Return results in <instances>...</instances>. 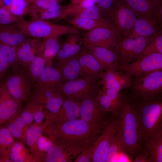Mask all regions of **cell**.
<instances>
[{"mask_svg":"<svg viewBox=\"0 0 162 162\" xmlns=\"http://www.w3.org/2000/svg\"><path fill=\"white\" fill-rule=\"evenodd\" d=\"M46 117L44 132L49 136L55 141L85 148L92 145L107 123L92 124L81 118L59 122L53 120L48 114Z\"/></svg>","mask_w":162,"mask_h":162,"instance_id":"6da1fadb","label":"cell"},{"mask_svg":"<svg viewBox=\"0 0 162 162\" xmlns=\"http://www.w3.org/2000/svg\"><path fill=\"white\" fill-rule=\"evenodd\" d=\"M104 11L106 18L120 37H128L137 19L136 13L122 0H115L112 6Z\"/></svg>","mask_w":162,"mask_h":162,"instance_id":"5b68a950","label":"cell"},{"mask_svg":"<svg viewBox=\"0 0 162 162\" xmlns=\"http://www.w3.org/2000/svg\"><path fill=\"white\" fill-rule=\"evenodd\" d=\"M28 39L11 25H0V42L18 48Z\"/></svg>","mask_w":162,"mask_h":162,"instance_id":"484cf974","label":"cell"},{"mask_svg":"<svg viewBox=\"0 0 162 162\" xmlns=\"http://www.w3.org/2000/svg\"><path fill=\"white\" fill-rule=\"evenodd\" d=\"M33 109L34 120L35 123L38 124L42 123V122L46 116L44 105L33 100L31 99Z\"/></svg>","mask_w":162,"mask_h":162,"instance_id":"7dc6e473","label":"cell"},{"mask_svg":"<svg viewBox=\"0 0 162 162\" xmlns=\"http://www.w3.org/2000/svg\"><path fill=\"white\" fill-rule=\"evenodd\" d=\"M9 11L14 15L22 17L29 13V4L27 0H13Z\"/></svg>","mask_w":162,"mask_h":162,"instance_id":"7bdbcfd3","label":"cell"},{"mask_svg":"<svg viewBox=\"0 0 162 162\" xmlns=\"http://www.w3.org/2000/svg\"><path fill=\"white\" fill-rule=\"evenodd\" d=\"M10 64L0 53V79L5 74Z\"/></svg>","mask_w":162,"mask_h":162,"instance_id":"816d5d0a","label":"cell"},{"mask_svg":"<svg viewBox=\"0 0 162 162\" xmlns=\"http://www.w3.org/2000/svg\"><path fill=\"white\" fill-rule=\"evenodd\" d=\"M57 88L67 98L77 102L96 96L100 90L96 83L82 78L61 83Z\"/></svg>","mask_w":162,"mask_h":162,"instance_id":"9c48e42d","label":"cell"},{"mask_svg":"<svg viewBox=\"0 0 162 162\" xmlns=\"http://www.w3.org/2000/svg\"><path fill=\"white\" fill-rule=\"evenodd\" d=\"M64 0H27L29 4V14L34 18L38 14L59 4Z\"/></svg>","mask_w":162,"mask_h":162,"instance_id":"d590c367","label":"cell"},{"mask_svg":"<svg viewBox=\"0 0 162 162\" xmlns=\"http://www.w3.org/2000/svg\"><path fill=\"white\" fill-rule=\"evenodd\" d=\"M119 131L113 137L108 152L106 162L132 161Z\"/></svg>","mask_w":162,"mask_h":162,"instance_id":"7402d4cb","label":"cell"},{"mask_svg":"<svg viewBox=\"0 0 162 162\" xmlns=\"http://www.w3.org/2000/svg\"><path fill=\"white\" fill-rule=\"evenodd\" d=\"M161 24L158 19L143 15H137V18L128 37L155 36L162 31Z\"/></svg>","mask_w":162,"mask_h":162,"instance_id":"ac0fdd59","label":"cell"},{"mask_svg":"<svg viewBox=\"0 0 162 162\" xmlns=\"http://www.w3.org/2000/svg\"><path fill=\"white\" fill-rule=\"evenodd\" d=\"M143 151L150 162H162V127L158 128L144 143Z\"/></svg>","mask_w":162,"mask_h":162,"instance_id":"cb8c5ba5","label":"cell"},{"mask_svg":"<svg viewBox=\"0 0 162 162\" xmlns=\"http://www.w3.org/2000/svg\"><path fill=\"white\" fill-rule=\"evenodd\" d=\"M121 37L113 28H99L89 31L82 37L83 45L89 44L113 50Z\"/></svg>","mask_w":162,"mask_h":162,"instance_id":"8fae6325","label":"cell"},{"mask_svg":"<svg viewBox=\"0 0 162 162\" xmlns=\"http://www.w3.org/2000/svg\"><path fill=\"white\" fill-rule=\"evenodd\" d=\"M155 98L144 100L137 108L140 124L142 143L162 127V103Z\"/></svg>","mask_w":162,"mask_h":162,"instance_id":"277c9868","label":"cell"},{"mask_svg":"<svg viewBox=\"0 0 162 162\" xmlns=\"http://www.w3.org/2000/svg\"><path fill=\"white\" fill-rule=\"evenodd\" d=\"M17 48L0 42V53L13 67L20 62L17 55Z\"/></svg>","mask_w":162,"mask_h":162,"instance_id":"60d3db41","label":"cell"},{"mask_svg":"<svg viewBox=\"0 0 162 162\" xmlns=\"http://www.w3.org/2000/svg\"><path fill=\"white\" fill-rule=\"evenodd\" d=\"M21 103L16 100L4 83L0 84V126L20 112Z\"/></svg>","mask_w":162,"mask_h":162,"instance_id":"2e32d148","label":"cell"},{"mask_svg":"<svg viewBox=\"0 0 162 162\" xmlns=\"http://www.w3.org/2000/svg\"><path fill=\"white\" fill-rule=\"evenodd\" d=\"M9 158L12 162H34L31 154L26 150L10 152Z\"/></svg>","mask_w":162,"mask_h":162,"instance_id":"c3c4849f","label":"cell"},{"mask_svg":"<svg viewBox=\"0 0 162 162\" xmlns=\"http://www.w3.org/2000/svg\"><path fill=\"white\" fill-rule=\"evenodd\" d=\"M46 63L41 54H39L29 64L26 74L32 83L37 82L46 66Z\"/></svg>","mask_w":162,"mask_h":162,"instance_id":"e575fe53","label":"cell"},{"mask_svg":"<svg viewBox=\"0 0 162 162\" xmlns=\"http://www.w3.org/2000/svg\"><path fill=\"white\" fill-rule=\"evenodd\" d=\"M134 162H150L148 155L142 150L138 153L133 160Z\"/></svg>","mask_w":162,"mask_h":162,"instance_id":"db71d44e","label":"cell"},{"mask_svg":"<svg viewBox=\"0 0 162 162\" xmlns=\"http://www.w3.org/2000/svg\"><path fill=\"white\" fill-rule=\"evenodd\" d=\"M96 3L104 11L110 8L114 4L115 0H95Z\"/></svg>","mask_w":162,"mask_h":162,"instance_id":"f5cc1de1","label":"cell"},{"mask_svg":"<svg viewBox=\"0 0 162 162\" xmlns=\"http://www.w3.org/2000/svg\"><path fill=\"white\" fill-rule=\"evenodd\" d=\"M23 18V16H16L0 7V25H12L20 22Z\"/></svg>","mask_w":162,"mask_h":162,"instance_id":"f6af8a7d","label":"cell"},{"mask_svg":"<svg viewBox=\"0 0 162 162\" xmlns=\"http://www.w3.org/2000/svg\"><path fill=\"white\" fill-rule=\"evenodd\" d=\"M66 8L67 5L58 4L43 11L33 19L46 20L57 18L67 19Z\"/></svg>","mask_w":162,"mask_h":162,"instance_id":"8d00e7d4","label":"cell"},{"mask_svg":"<svg viewBox=\"0 0 162 162\" xmlns=\"http://www.w3.org/2000/svg\"><path fill=\"white\" fill-rule=\"evenodd\" d=\"M95 97L99 105L104 111L110 112L115 116H118L110 100L104 90L102 89H100Z\"/></svg>","mask_w":162,"mask_h":162,"instance_id":"b9f144b4","label":"cell"},{"mask_svg":"<svg viewBox=\"0 0 162 162\" xmlns=\"http://www.w3.org/2000/svg\"><path fill=\"white\" fill-rule=\"evenodd\" d=\"M20 114L22 118L26 124L29 125L32 123L34 118L31 100L27 103L22 111H20Z\"/></svg>","mask_w":162,"mask_h":162,"instance_id":"681fc988","label":"cell"},{"mask_svg":"<svg viewBox=\"0 0 162 162\" xmlns=\"http://www.w3.org/2000/svg\"><path fill=\"white\" fill-rule=\"evenodd\" d=\"M79 53L67 58L57 60L56 68L61 74V83L81 78Z\"/></svg>","mask_w":162,"mask_h":162,"instance_id":"ffe728a7","label":"cell"},{"mask_svg":"<svg viewBox=\"0 0 162 162\" xmlns=\"http://www.w3.org/2000/svg\"><path fill=\"white\" fill-rule=\"evenodd\" d=\"M137 15L158 19L159 10L150 0H122Z\"/></svg>","mask_w":162,"mask_h":162,"instance_id":"83f0119b","label":"cell"},{"mask_svg":"<svg viewBox=\"0 0 162 162\" xmlns=\"http://www.w3.org/2000/svg\"><path fill=\"white\" fill-rule=\"evenodd\" d=\"M110 100L112 105L118 115H119L122 98L120 92L111 89H103Z\"/></svg>","mask_w":162,"mask_h":162,"instance_id":"bcb514c9","label":"cell"},{"mask_svg":"<svg viewBox=\"0 0 162 162\" xmlns=\"http://www.w3.org/2000/svg\"><path fill=\"white\" fill-rule=\"evenodd\" d=\"M82 45V37L79 34H68L56 56L57 60L67 58L78 54Z\"/></svg>","mask_w":162,"mask_h":162,"instance_id":"4316f807","label":"cell"},{"mask_svg":"<svg viewBox=\"0 0 162 162\" xmlns=\"http://www.w3.org/2000/svg\"><path fill=\"white\" fill-rule=\"evenodd\" d=\"M45 128L44 123H32L28 127L25 136V144L31 149L42 135Z\"/></svg>","mask_w":162,"mask_h":162,"instance_id":"74e56055","label":"cell"},{"mask_svg":"<svg viewBox=\"0 0 162 162\" xmlns=\"http://www.w3.org/2000/svg\"><path fill=\"white\" fill-rule=\"evenodd\" d=\"M84 148L80 146L55 141L53 146L46 153L44 162H73V159Z\"/></svg>","mask_w":162,"mask_h":162,"instance_id":"5bb4252c","label":"cell"},{"mask_svg":"<svg viewBox=\"0 0 162 162\" xmlns=\"http://www.w3.org/2000/svg\"><path fill=\"white\" fill-rule=\"evenodd\" d=\"M62 78L61 73L57 68L52 66H46L35 84L34 91L57 88L61 83Z\"/></svg>","mask_w":162,"mask_h":162,"instance_id":"603a6c76","label":"cell"},{"mask_svg":"<svg viewBox=\"0 0 162 162\" xmlns=\"http://www.w3.org/2000/svg\"><path fill=\"white\" fill-rule=\"evenodd\" d=\"M61 46L58 37L43 38L40 52L45 61L46 66H52L53 59Z\"/></svg>","mask_w":162,"mask_h":162,"instance_id":"f1b7e54d","label":"cell"},{"mask_svg":"<svg viewBox=\"0 0 162 162\" xmlns=\"http://www.w3.org/2000/svg\"><path fill=\"white\" fill-rule=\"evenodd\" d=\"M67 20L73 26L79 29L89 31L99 28H110L114 29L111 23L105 18L87 19L68 18Z\"/></svg>","mask_w":162,"mask_h":162,"instance_id":"f546056e","label":"cell"},{"mask_svg":"<svg viewBox=\"0 0 162 162\" xmlns=\"http://www.w3.org/2000/svg\"><path fill=\"white\" fill-rule=\"evenodd\" d=\"M54 144L55 141L51 137L42 135L30 150L34 162H44L46 153Z\"/></svg>","mask_w":162,"mask_h":162,"instance_id":"4dcf8cb0","label":"cell"},{"mask_svg":"<svg viewBox=\"0 0 162 162\" xmlns=\"http://www.w3.org/2000/svg\"><path fill=\"white\" fill-rule=\"evenodd\" d=\"M79 112L80 118L91 124H105L109 120L106 117V113L107 112L100 106L95 96L80 102Z\"/></svg>","mask_w":162,"mask_h":162,"instance_id":"4fadbf2b","label":"cell"},{"mask_svg":"<svg viewBox=\"0 0 162 162\" xmlns=\"http://www.w3.org/2000/svg\"><path fill=\"white\" fill-rule=\"evenodd\" d=\"M131 86L134 98L145 100L156 98L162 93V70L136 78Z\"/></svg>","mask_w":162,"mask_h":162,"instance_id":"8992f818","label":"cell"},{"mask_svg":"<svg viewBox=\"0 0 162 162\" xmlns=\"http://www.w3.org/2000/svg\"><path fill=\"white\" fill-rule=\"evenodd\" d=\"M100 78L101 80L98 84L103 86L102 89H113L119 92L130 87L132 82L131 76L119 70L104 72Z\"/></svg>","mask_w":162,"mask_h":162,"instance_id":"d6986e66","label":"cell"},{"mask_svg":"<svg viewBox=\"0 0 162 162\" xmlns=\"http://www.w3.org/2000/svg\"><path fill=\"white\" fill-rule=\"evenodd\" d=\"M150 0L153 3L158 10L162 8V0Z\"/></svg>","mask_w":162,"mask_h":162,"instance_id":"9f6ffc18","label":"cell"},{"mask_svg":"<svg viewBox=\"0 0 162 162\" xmlns=\"http://www.w3.org/2000/svg\"><path fill=\"white\" fill-rule=\"evenodd\" d=\"M105 71L119 70L118 58L114 50L89 44H84Z\"/></svg>","mask_w":162,"mask_h":162,"instance_id":"e0dca14e","label":"cell"},{"mask_svg":"<svg viewBox=\"0 0 162 162\" xmlns=\"http://www.w3.org/2000/svg\"><path fill=\"white\" fill-rule=\"evenodd\" d=\"M11 25L27 36L36 38L58 37L65 34L81 33L80 29L74 26L54 24L41 20L33 19L27 21L23 18L20 22Z\"/></svg>","mask_w":162,"mask_h":162,"instance_id":"3957f363","label":"cell"},{"mask_svg":"<svg viewBox=\"0 0 162 162\" xmlns=\"http://www.w3.org/2000/svg\"><path fill=\"white\" fill-rule=\"evenodd\" d=\"M4 83L10 93L18 101L22 103L28 99L32 83L24 71L10 75Z\"/></svg>","mask_w":162,"mask_h":162,"instance_id":"7c38bea8","label":"cell"},{"mask_svg":"<svg viewBox=\"0 0 162 162\" xmlns=\"http://www.w3.org/2000/svg\"><path fill=\"white\" fill-rule=\"evenodd\" d=\"M104 11L98 5L82 9H75L68 11V18L80 19H99L105 15Z\"/></svg>","mask_w":162,"mask_h":162,"instance_id":"836d02e7","label":"cell"},{"mask_svg":"<svg viewBox=\"0 0 162 162\" xmlns=\"http://www.w3.org/2000/svg\"><path fill=\"white\" fill-rule=\"evenodd\" d=\"M92 145L84 148L76 157L74 162H92Z\"/></svg>","mask_w":162,"mask_h":162,"instance_id":"f907efd6","label":"cell"},{"mask_svg":"<svg viewBox=\"0 0 162 162\" xmlns=\"http://www.w3.org/2000/svg\"><path fill=\"white\" fill-rule=\"evenodd\" d=\"M80 102L66 98L56 114L54 115L50 112L48 114L53 120L59 122L77 119L80 117Z\"/></svg>","mask_w":162,"mask_h":162,"instance_id":"d4e9b609","label":"cell"},{"mask_svg":"<svg viewBox=\"0 0 162 162\" xmlns=\"http://www.w3.org/2000/svg\"><path fill=\"white\" fill-rule=\"evenodd\" d=\"M118 68L130 76L139 77L151 72L162 70V54L149 55L127 64L119 66Z\"/></svg>","mask_w":162,"mask_h":162,"instance_id":"30bf717a","label":"cell"},{"mask_svg":"<svg viewBox=\"0 0 162 162\" xmlns=\"http://www.w3.org/2000/svg\"><path fill=\"white\" fill-rule=\"evenodd\" d=\"M81 78L93 82L100 78L104 70L94 57L82 46L79 53Z\"/></svg>","mask_w":162,"mask_h":162,"instance_id":"9a60e30c","label":"cell"},{"mask_svg":"<svg viewBox=\"0 0 162 162\" xmlns=\"http://www.w3.org/2000/svg\"><path fill=\"white\" fill-rule=\"evenodd\" d=\"M66 98L61 93L49 100L45 104V106L50 113L56 115L61 107Z\"/></svg>","mask_w":162,"mask_h":162,"instance_id":"ee69618b","label":"cell"},{"mask_svg":"<svg viewBox=\"0 0 162 162\" xmlns=\"http://www.w3.org/2000/svg\"><path fill=\"white\" fill-rule=\"evenodd\" d=\"M14 137L5 127L0 126V162H12L9 158Z\"/></svg>","mask_w":162,"mask_h":162,"instance_id":"d6a6232c","label":"cell"},{"mask_svg":"<svg viewBox=\"0 0 162 162\" xmlns=\"http://www.w3.org/2000/svg\"><path fill=\"white\" fill-rule=\"evenodd\" d=\"M13 0H0V7L9 11Z\"/></svg>","mask_w":162,"mask_h":162,"instance_id":"11a10c76","label":"cell"},{"mask_svg":"<svg viewBox=\"0 0 162 162\" xmlns=\"http://www.w3.org/2000/svg\"><path fill=\"white\" fill-rule=\"evenodd\" d=\"M119 131L127 150L131 157L142 150L140 126L138 111L132 103L122 99L119 114Z\"/></svg>","mask_w":162,"mask_h":162,"instance_id":"7a4b0ae2","label":"cell"},{"mask_svg":"<svg viewBox=\"0 0 162 162\" xmlns=\"http://www.w3.org/2000/svg\"><path fill=\"white\" fill-rule=\"evenodd\" d=\"M155 53L162 54V31L155 35L153 39L146 46L135 60Z\"/></svg>","mask_w":162,"mask_h":162,"instance_id":"f35d334b","label":"cell"},{"mask_svg":"<svg viewBox=\"0 0 162 162\" xmlns=\"http://www.w3.org/2000/svg\"><path fill=\"white\" fill-rule=\"evenodd\" d=\"M119 117L109 119L103 130L92 144V162H106L111 142L119 130Z\"/></svg>","mask_w":162,"mask_h":162,"instance_id":"ba28073f","label":"cell"},{"mask_svg":"<svg viewBox=\"0 0 162 162\" xmlns=\"http://www.w3.org/2000/svg\"><path fill=\"white\" fill-rule=\"evenodd\" d=\"M13 136L25 144V136L29 125L22 118L20 112L13 117L3 124Z\"/></svg>","mask_w":162,"mask_h":162,"instance_id":"1f68e13d","label":"cell"},{"mask_svg":"<svg viewBox=\"0 0 162 162\" xmlns=\"http://www.w3.org/2000/svg\"><path fill=\"white\" fill-rule=\"evenodd\" d=\"M61 93L57 88H54L35 91L32 98L44 105L53 97Z\"/></svg>","mask_w":162,"mask_h":162,"instance_id":"ab89813d","label":"cell"},{"mask_svg":"<svg viewBox=\"0 0 162 162\" xmlns=\"http://www.w3.org/2000/svg\"><path fill=\"white\" fill-rule=\"evenodd\" d=\"M42 42L39 38L28 39L17 48V55L22 64V71L39 54Z\"/></svg>","mask_w":162,"mask_h":162,"instance_id":"44dd1931","label":"cell"},{"mask_svg":"<svg viewBox=\"0 0 162 162\" xmlns=\"http://www.w3.org/2000/svg\"><path fill=\"white\" fill-rule=\"evenodd\" d=\"M155 36L135 38L121 37L115 49L118 58V66L135 61Z\"/></svg>","mask_w":162,"mask_h":162,"instance_id":"52a82bcc","label":"cell"},{"mask_svg":"<svg viewBox=\"0 0 162 162\" xmlns=\"http://www.w3.org/2000/svg\"><path fill=\"white\" fill-rule=\"evenodd\" d=\"M83 0H71V3L73 4H77Z\"/></svg>","mask_w":162,"mask_h":162,"instance_id":"6f0895ef","label":"cell"}]
</instances>
